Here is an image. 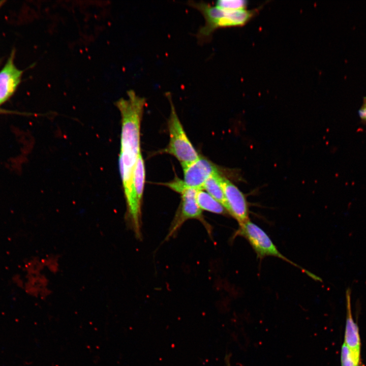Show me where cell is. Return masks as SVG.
I'll list each match as a JSON object with an SVG mask.
<instances>
[{"label":"cell","mask_w":366,"mask_h":366,"mask_svg":"<svg viewBox=\"0 0 366 366\" xmlns=\"http://www.w3.org/2000/svg\"><path fill=\"white\" fill-rule=\"evenodd\" d=\"M170 105L168 120L170 140L164 151L175 157L184 167L197 160L200 156L189 140L177 116L170 93H166Z\"/></svg>","instance_id":"obj_4"},{"label":"cell","mask_w":366,"mask_h":366,"mask_svg":"<svg viewBox=\"0 0 366 366\" xmlns=\"http://www.w3.org/2000/svg\"><path fill=\"white\" fill-rule=\"evenodd\" d=\"M222 185L226 199L225 208L240 225L249 220V204L243 193L227 178L223 176Z\"/></svg>","instance_id":"obj_5"},{"label":"cell","mask_w":366,"mask_h":366,"mask_svg":"<svg viewBox=\"0 0 366 366\" xmlns=\"http://www.w3.org/2000/svg\"><path fill=\"white\" fill-rule=\"evenodd\" d=\"M13 58L12 53L0 71V105L13 94L20 82L22 71L15 66Z\"/></svg>","instance_id":"obj_8"},{"label":"cell","mask_w":366,"mask_h":366,"mask_svg":"<svg viewBox=\"0 0 366 366\" xmlns=\"http://www.w3.org/2000/svg\"><path fill=\"white\" fill-rule=\"evenodd\" d=\"M223 178V176L219 171L214 173L205 181L203 190H205L225 208L226 199L222 185Z\"/></svg>","instance_id":"obj_9"},{"label":"cell","mask_w":366,"mask_h":366,"mask_svg":"<svg viewBox=\"0 0 366 366\" xmlns=\"http://www.w3.org/2000/svg\"><path fill=\"white\" fill-rule=\"evenodd\" d=\"M182 168L184 182L188 187L197 190L203 189L207 179L214 173L219 171L215 164L200 156L197 160Z\"/></svg>","instance_id":"obj_7"},{"label":"cell","mask_w":366,"mask_h":366,"mask_svg":"<svg viewBox=\"0 0 366 366\" xmlns=\"http://www.w3.org/2000/svg\"><path fill=\"white\" fill-rule=\"evenodd\" d=\"M226 362L227 366H230V363H229V361L228 359L226 360Z\"/></svg>","instance_id":"obj_15"},{"label":"cell","mask_w":366,"mask_h":366,"mask_svg":"<svg viewBox=\"0 0 366 366\" xmlns=\"http://www.w3.org/2000/svg\"><path fill=\"white\" fill-rule=\"evenodd\" d=\"M247 3L243 0H219L215 5L223 10L234 11L246 9Z\"/></svg>","instance_id":"obj_12"},{"label":"cell","mask_w":366,"mask_h":366,"mask_svg":"<svg viewBox=\"0 0 366 366\" xmlns=\"http://www.w3.org/2000/svg\"><path fill=\"white\" fill-rule=\"evenodd\" d=\"M145 181V168L141 154L139 156L134 168L133 183L134 190L139 201L142 203Z\"/></svg>","instance_id":"obj_11"},{"label":"cell","mask_w":366,"mask_h":366,"mask_svg":"<svg viewBox=\"0 0 366 366\" xmlns=\"http://www.w3.org/2000/svg\"><path fill=\"white\" fill-rule=\"evenodd\" d=\"M196 200L202 210L222 215H228L224 206L203 189L197 190Z\"/></svg>","instance_id":"obj_10"},{"label":"cell","mask_w":366,"mask_h":366,"mask_svg":"<svg viewBox=\"0 0 366 366\" xmlns=\"http://www.w3.org/2000/svg\"><path fill=\"white\" fill-rule=\"evenodd\" d=\"M237 236H242L248 240L256 253L257 258L260 260L267 256L277 257L298 267L314 280L321 281V278L319 277L303 268L283 255L266 232L250 219L239 225L238 229L233 236L235 238Z\"/></svg>","instance_id":"obj_3"},{"label":"cell","mask_w":366,"mask_h":366,"mask_svg":"<svg viewBox=\"0 0 366 366\" xmlns=\"http://www.w3.org/2000/svg\"><path fill=\"white\" fill-rule=\"evenodd\" d=\"M164 185L180 194L181 197L180 204L171 222L165 240H168L174 235L184 223L190 219L199 221L209 235H211V227L205 221L202 210L197 202L196 194L198 190L188 187L184 180L179 178H175L171 182Z\"/></svg>","instance_id":"obj_2"},{"label":"cell","mask_w":366,"mask_h":366,"mask_svg":"<svg viewBox=\"0 0 366 366\" xmlns=\"http://www.w3.org/2000/svg\"><path fill=\"white\" fill-rule=\"evenodd\" d=\"M351 294V289L348 288L346 291V319L344 343L348 348L354 365L360 366V338L358 325L352 317Z\"/></svg>","instance_id":"obj_6"},{"label":"cell","mask_w":366,"mask_h":366,"mask_svg":"<svg viewBox=\"0 0 366 366\" xmlns=\"http://www.w3.org/2000/svg\"><path fill=\"white\" fill-rule=\"evenodd\" d=\"M360 117L363 120L366 121V100L358 111Z\"/></svg>","instance_id":"obj_14"},{"label":"cell","mask_w":366,"mask_h":366,"mask_svg":"<svg viewBox=\"0 0 366 366\" xmlns=\"http://www.w3.org/2000/svg\"><path fill=\"white\" fill-rule=\"evenodd\" d=\"M341 366H355L348 348L344 342L341 348Z\"/></svg>","instance_id":"obj_13"},{"label":"cell","mask_w":366,"mask_h":366,"mask_svg":"<svg viewBox=\"0 0 366 366\" xmlns=\"http://www.w3.org/2000/svg\"><path fill=\"white\" fill-rule=\"evenodd\" d=\"M188 5L197 9L203 15L204 25L198 30L196 38L200 43L207 42L214 32L221 27L241 26L253 15L252 11L244 9L228 11L204 2H188Z\"/></svg>","instance_id":"obj_1"}]
</instances>
